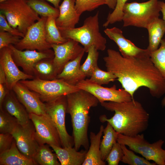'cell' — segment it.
Masks as SVG:
<instances>
[{"instance_id": "cell-8", "label": "cell", "mask_w": 165, "mask_h": 165, "mask_svg": "<svg viewBox=\"0 0 165 165\" xmlns=\"http://www.w3.org/2000/svg\"><path fill=\"white\" fill-rule=\"evenodd\" d=\"M30 90L38 93L45 103L62 96L77 91L80 89L60 79L44 80L35 78L32 79L19 81Z\"/></svg>"}, {"instance_id": "cell-6", "label": "cell", "mask_w": 165, "mask_h": 165, "mask_svg": "<svg viewBox=\"0 0 165 165\" xmlns=\"http://www.w3.org/2000/svg\"><path fill=\"white\" fill-rule=\"evenodd\" d=\"M123 27L134 26L147 29L159 18L160 9L158 0L143 2H126L123 9Z\"/></svg>"}, {"instance_id": "cell-2", "label": "cell", "mask_w": 165, "mask_h": 165, "mask_svg": "<svg viewBox=\"0 0 165 165\" xmlns=\"http://www.w3.org/2000/svg\"><path fill=\"white\" fill-rule=\"evenodd\" d=\"M101 105L115 113L109 119L105 115L101 116L100 121L109 123L117 133L132 137L147 129L149 114L139 102L134 99L122 102L105 101Z\"/></svg>"}, {"instance_id": "cell-33", "label": "cell", "mask_w": 165, "mask_h": 165, "mask_svg": "<svg viewBox=\"0 0 165 165\" xmlns=\"http://www.w3.org/2000/svg\"><path fill=\"white\" fill-rule=\"evenodd\" d=\"M160 44L156 50L150 53V57L165 80V36Z\"/></svg>"}, {"instance_id": "cell-32", "label": "cell", "mask_w": 165, "mask_h": 165, "mask_svg": "<svg viewBox=\"0 0 165 165\" xmlns=\"http://www.w3.org/2000/svg\"><path fill=\"white\" fill-rule=\"evenodd\" d=\"M121 145L123 154L121 161L122 162L129 165H156L154 162H151L144 157L137 155L133 151L128 149L126 145Z\"/></svg>"}, {"instance_id": "cell-30", "label": "cell", "mask_w": 165, "mask_h": 165, "mask_svg": "<svg viewBox=\"0 0 165 165\" xmlns=\"http://www.w3.org/2000/svg\"><path fill=\"white\" fill-rule=\"evenodd\" d=\"M26 1L32 9L41 17L53 16L57 18L59 16V9L51 6L44 0H26Z\"/></svg>"}, {"instance_id": "cell-43", "label": "cell", "mask_w": 165, "mask_h": 165, "mask_svg": "<svg viewBox=\"0 0 165 165\" xmlns=\"http://www.w3.org/2000/svg\"><path fill=\"white\" fill-rule=\"evenodd\" d=\"M159 4L163 14V19L165 23V3L162 1H159Z\"/></svg>"}, {"instance_id": "cell-15", "label": "cell", "mask_w": 165, "mask_h": 165, "mask_svg": "<svg viewBox=\"0 0 165 165\" xmlns=\"http://www.w3.org/2000/svg\"><path fill=\"white\" fill-rule=\"evenodd\" d=\"M79 43L73 39H68L66 42L62 44H51L54 54L53 62L58 74L62 71L67 63L85 52L83 47Z\"/></svg>"}, {"instance_id": "cell-28", "label": "cell", "mask_w": 165, "mask_h": 165, "mask_svg": "<svg viewBox=\"0 0 165 165\" xmlns=\"http://www.w3.org/2000/svg\"><path fill=\"white\" fill-rule=\"evenodd\" d=\"M47 144L39 145L32 159L37 165H60L56 153H53Z\"/></svg>"}, {"instance_id": "cell-21", "label": "cell", "mask_w": 165, "mask_h": 165, "mask_svg": "<svg viewBox=\"0 0 165 165\" xmlns=\"http://www.w3.org/2000/svg\"><path fill=\"white\" fill-rule=\"evenodd\" d=\"M50 146L55 152L61 165H82L87 152L86 150L78 151L72 147Z\"/></svg>"}, {"instance_id": "cell-14", "label": "cell", "mask_w": 165, "mask_h": 165, "mask_svg": "<svg viewBox=\"0 0 165 165\" xmlns=\"http://www.w3.org/2000/svg\"><path fill=\"white\" fill-rule=\"evenodd\" d=\"M31 122L23 126L19 124L11 134L21 152L32 159L40 145L36 139L35 128Z\"/></svg>"}, {"instance_id": "cell-41", "label": "cell", "mask_w": 165, "mask_h": 165, "mask_svg": "<svg viewBox=\"0 0 165 165\" xmlns=\"http://www.w3.org/2000/svg\"><path fill=\"white\" fill-rule=\"evenodd\" d=\"M14 139L11 134H0V154L10 148Z\"/></svg>"}, {"instance_id": "cell-37", "label": "cell", "mask_w": 165, "mask_h": 165, "mask_svg": "<svg viewBox=\"0 0 165 165\" xmlns=\"http://www.w3.org/2000/svg\"><path fill=\"white\" fill-rule=\"evenodd\" d=\"M127 0H117L116 7L113 11L108 15L106 21L103 24V27L106 28L110 24L122 21L123 8Z\"/></svg>"}, {"instance_id": "cell-35", "label": "cell", "mask_w": 165, "mask_h": 165, "mask_svg": "<svg viewBox=\"0 0 165 165\" xmlns=\"http://www.w3.org/2000/svg\"><path fill=\"white\" fill-rule=\"evenodd\" d=\"M116 79L113 74L108 71H103L97 66L94 69L90 78L88 79L93 83L101 86L113 82Z\"/></svg>"}, {"instance_id": "cell-34", "label": "cell", "mask_w": 165, "mask_h": 165, "mask_svg": "<svg viewBox=\"0 0 165 165\" xmlns=\"http://www.w3.org/2000/svg\"><path fill=\"white\" fill-rule=\"evenodd\" d=\"M19 124L16 118L2 108H0V133L11 134Z\"/></svg>"}, {"instance_id": "cell-4", "label": "cell", "mask_w": 165, "mask_h": 165, "mask_svg": "<svg viewBox=\"0 0 165 165\" xmlns=\"http://www.w3.org/2000/svg\"><path fill=\"white\" fill-rule=\"evenodd\" d=\"M99 12L90 16L84 20L83 25L78 28L59 29L64 38L73 39L82 44L85 52L94 46L98 50L104 51L106 48V40L100 31Z\"/></svg>"}, {"instance_id": "cell-13", "label": "cell", "mask_w": 165, "mask_h": 165, "mask_svg": "<svg viewBox=\"0 0 165 165\" xmlns=\"http://www.w3.org/2000/svg\"><path fill=\"white\" fill-rule=\"evenodd\" d=\"M9 47L17 65L21 67L25 73L33 76L34 67L36 62L44 58H53L54 57V51L51 49L43 51L29 50L23 51L17 49L12 44Z\"/></svg>"}, {"instance_id": "cell-46", "label": "cell", "mask_w": 165, "mask_h": 165, "mask_svg": "<svg viewBox=\"0 0 165 165\" xmlns=\"http://www.w3.org/2000/svg\"><path fill=\"white\" fill-rule=\"evenodd\" d=\"M161 104L162 106H165V97L162 100Z\"/></svg>"}, {"instance_id": "cell-18", "label": "cell", "mask_w": 165, "mask_h": 165, "mask_svg": "<svg viewBox=\"0 0 165 165\" xmlns=\"http://www.w3.org/2000/svg\"><path fill=\"white\" fill-rule=\"evenodd\" d=\"M12 90L29 113L38 115L46 114L45 104L41 101L38 93L30 90L19 82L14 86Z\"/></svg>"}, {"instance_id": "cell-16", "label": "cell", "mask_w": 165, "mask_h": 165, "mask_svg": "<svg viewBox=\"0 0 165 165\" xmlns=\"http://www.w3.org/2000/svg\"><path fill=\"white\" fill-rule=\"evenodd\" d=\"M0 66L5 73L7 85L9 90L21 80L32 79L33 76L26 74L20 71L14 61L9 47L0 49Z\"/></svg>"}, {"instance_id": "cell-27", "label": "cell", "mask_w": 165, "mask_h": 165, "mask_svg": "<svg viewBox=\"0 0 165 165\" xmlns=\"http://www.w3.org/2000/svg\"><path fill=\"white\" fill-rule=\"evenodd\" d=\"M103 139L100 144L101 158L105 160L113 145L117 142L118 134L112 127L108 123L103 131Z\"/></svg>"}, {"instance_id": "cell-3", "label": "cell", "mask_w": 165, "mask_h": 165, "mask_svg": "<svg viewBox=\"0 0 165 165\" xmlns=\"http://www.w3.org/2000/svg\"><path fill=\"white\" fill-rule=\"evenodd\" d=\"M67 113L71 117L74 148L78 151L81 147L89 148L88 130L90 122V110L97 106L98 99L90 93L80 89L66 96Z\"/></svg>"}, {"instance_id": "cell-42", "label": "cell", "mask_w": 165, "mask_h": 165, "mask_svg": "<svg viewBox=\"0 0 165 165\" xmlns=\"http://www.w3.org/2000/svg\"><path fill=\"white\" fill-rule=\"evenodd\" d=\"M9 91L8 87L5 73L0 66V107L1 106L5 98Z\"/></svg>"}, {"instance_id": "cell-10", "label": "cell", "mask_w": 165, "mask_h": 165, "mask_svg": "<svg viewBox=\"0 0 165 165\" xmlns=\"http://www.w3.org/2000/svg\"><path fill=\"white\" fill-rule=\"evenodd\" d=\"M47 17L41 16L40 19L31 25L24 37L14 46L17 49L37 50L43 51L50 49L51 44L46 39L45 24Z\"/></svg>"}, {"instance_id": "cell-19", "label": "cell", "mask_w": 165, "mask_h": 165, "mask_svg": "<svg viewBox=\"0 0 165 165\" xmlns=\"http://www.w3.org/2000/svg\"><path fill=\"white\" fill-rule=\"evenodd\" d=\"M75 0H63L59 6V14L56 19L59 29L73 28L79 22L80 15L75 8Z\"/></svg>"}, {"instance_id": "cell-26", "label": "cell", "mask_w": 165, "mask_h": 165, "mask_svg": "<svg viewBox=\"0 0 165 165\" xmlns=\"http://www.w3.org/2000/svg\"><path fill=\"white\" fill-rule=\"evenodd\" d=\"M53 60V58H44L36 62L33 69L35 78L44 80L56 79L58 73Z\"/></svg>"}, {"instance_id": "cell-25", "label": "cell", "mask_w": 165, "mask_h": 165, "mask_svg": "<svg viewBox=\"0 0 165 165\" xmlns=\"http://www.w3.org/2000/svg\"><path fill=\"white\" fill-rule=\"evenodd\" d=\"M148 45L147 48L151 53L156 50L165 34V23L163 19H156L148 27Z\"/></svg>"}, {"instance_id": "cell-38", "label": "cell", "mask_w": 165, "mask_h": 165, "mask_svg": "<svg viewBox=\"0 0 165 165\" xmlns=\"http://www.w3.org/2000/svg\"><path fill=\"white\" fill-rule=\"evenodd\" d=\"M123 155L121 145L117 141L113 145L105 161L108 165H118Z\"/></svg>"}, {"instance_id": "cell-29", "label": "cell", "mask_w": 165, "mask_h": 165, "mask_svg": "<svg viewBox=\"0 0 165 165\" xmlns=\"http://www.w3.org/2000/svg\"><path fill=\"white\" fill-rule=\"evenodd\" d=\"M56 18L47 17L45 24V31L47 41L51 44H61L66 42L68 39L63 37L56 22Z\"/></svg>"}, {"instance_id": "cell-47", "label": "cell", "mask_w": 165, "mask_h": 165, "mask_svg": "<svg viewBox=\"0 0 165 165\" xmlns=\"http://www.w3.org/2000/svg\"><path fill=\"white\" fill-rule=\"evenodd\" d=\"M8 0H0V3L2 2H4L8 1Z\"/></svg>"}, {"instance_id": "cell-23", "label": "cell", "mask_w": 165, "mask_h": 165, "mask_svg": "<svg viewBox=\"0 0 165 165\" xmlns=\"http://www.w3.org/2000/svg\"><path fill=\"white\" fill-rule=\"evenodd\" d=\"M85 52L82 53L77 58L67 63L56 79L62 80L67 83L76 86L79 82L84 79L85 77L80 69V62Z\"/></svg>"}, {"instance_id": "cell-5", "label": "cell", "mask_w": 165, "mask_h": 165, "mask_svg": "<svg viewBox=\"0 0 165 165\" xmlns=\"http://www.w3.org/2000/svg\"><path fill=\"white\" fill-rule=\"evenodd\" d=\"M0 10L9 24L24 35L28 28L41 18L26 0H9L0 3Z\"/></svg>"}, {"instance_id": "cell-17", "label": "cell", "mask_w": 165, "mask_h": 165, "mask_svg": "<svg viewBox=\"0 0 165 165\" xmlns=\"http://www.w3.org/2000/svg\"><path fill=\"white\" fill-rule=\"evenodd\" d=\"M104 31L106 35L118 46L121 55L125 57H150L148 50L137 46L123 36L122 31L116 27L106 28Z\"/></svg>"}, {"instance_id": "cell-12", "label": "cell", "mask_w": 165, "mask_h": 165, "mask_svg": "<svg viewBox=\"0 0 165 165\" xmlns=\"http://www.w3.org/2000/svg\"><path fill=\"white\" fill-rule=\"evenodd\" d=\"M76 86L79 89L93 95L100 103L105 101L122 102L134 99L123 89H117L115 85L110 88L105 87L93 83L86 79L80 81Z\"/></svg>"}, {"instance_id": "cell-7", "label": "cell", "mask_w": 165, "mask_h": 165, "mask_svg": "<svg viewBox=\"0 0 165 165\" xmlns=\"http://www.w3.org/2000/svg\"><path fill=\"white\" fill-rule=\"evenodd\" d=\"M117 141L127 146L147 160L154 161L156 165H165V150L162 148L164 141L162 139L150 143L145 139L142 134L132 137L118 133Z\"/></svg>"}, {"instance_id": "cell-31", "label": "cell", "mask_w": 165, "mask_h": 165, "mask_svg": "<svg viewBox=\"0 0 165 165\" xmlns=\"http://www.w3.org/2000/svg\"><path fill=\"white\" fill-rule=\"evenodd\" d=\"M98 50L94 46H91L87 52V58L81 65L80 69L83 75L85 77H90L94 68L97 66L99 57Z\"/></svg>"}, {"instance_id": "cell-1", "label": "cell", "mask_w": 165, "mask_h": 165, "mask_svg": "<svg viewBox=\"0 0 165 165\" xmlns=\"http://www.w3.org/2000/svg\"><path fill=\"white\" fill-rule=\"evenodd\" d=\"M107 53L103 58L107 71L116 77L133 99L135 91L142 86L156 98L165 94V80L150 57H125L112 49H108Z\"/></svg>"}, {"instance_id": "cell-11", "label": "cell", "mask_w": 165, "mask_h": 165, "mask_svg": "<svg viewBox=\"0 0 165 165\" xmlns=\"http://www.w3.org/2000/svg\"><path fill=\"white\" fill-rule=\"evenodd\" d=\"M29 116L35 128L36 139L40 145L47 144L62 147L58 132L48 114L29 113Z\"/></svg>"}, {"instance_id": "cell-36", "label": "cell", "mask_w": 165, "mask_h": 165, "mask_svg": "<svg viewBox=\"0 0 165 165\" xmlns=\"http://www.w3.org/2000/svg\"><path fill=\"white\" fill-rule=\"evenodd\" d=\"M106 4V0H75V8L81 15L86 11H92L99 6Z\"/></svg>"}, {"instance_id": "cell-22", "label": "cell", "mask_w": 165, "mask_h": 165, "mask_svg": "<svg viewBox=\"0 0 165 165\" xmlns=\"http://www.w3.org/2000/svg\"><path fill=\"white\" fill-rule=\"evenodd\" d=\"M104 129V127L101 125L97 134L92 132L90 133V145L82 165H106L105 162L101 158L100 147L101 139Z\"/></svg>"}, {"instance_id": "cell-20", "label": "cell", "mask_w": 165, "mask_h": 165, "mask_svg": "<svg viewBox=\"0 0 165 165\" xmlns=\"http://www.w3.org/2000/svg\"><path fill=\"white\" fill-rule=\"evenodd\" d=\"M0 108L16 118L20 125H26L31 122L29 113L12 90L6 96Z\"/></svg>"}, {"instance_id": "cell-9", "label": "cell", "mask_w": 165, "mask_h": 165, "mask_svg": "<svg viewBox=\"0 0 165 165\" xmlns=\"http://www.w3.org/2000/svg\"><path fill=\"white\" fill-rule=\"evenodd\" d=\"M66 96H60L45 102L46 113L50 117L57 128L63 148L73 147L74 145L73 138L68 134L65 126Z\"/></svg>"}, {"instance_id": "cell-44", "label": "cell", "mask_w": 165, "mask_h": 165, "mask_svg": "<svg viewBox=\"0 0 165 165\" xmlns=\"http://www.w3.org/2000/svg\"><path fill=\"white\" fill-rule=\"evenodd\" d=\"M106 4L108 7L112 9H115L117 2V0H106Z\"/></svg>"}, {"instance_id": "cell-45", "label": "cell", "mask_w": 165, "mask_h": 165, "mask_svg": "<svg viewBox=\"0 0 165 165\" xmlns=\"http://www.w3.org/2000/svg\"><path fill=\"white\" fill-rule=\"evenodd\" d=\"M46 0L52 4L54 7L58 9L59 6V3L61 0Z\"/></svg>"}, {"instance_id": "cell-24", "label": "cell", "mask_w": 165, "mask_h": 165, "mask_svg": "<svg viewBox=\"0 0 165 165\" xmlns=\"http://www.w3.org/2000/svg\"><path fill=\"white\" fill-rule=\"evenodd\" d=\"M37 165L34 160L22 153L18 148L14 139L10 148L0 154V165Z\"/></svg>"}, {"instance_id": "cell-40", "label": "cell", "mask_w": 165, "mask_h": 165, "mask_svg": "<svg viewBox=\"0 0 165 165\" xmlns=\"http://www.w3.org/2000/svg\"><path fill=\"white\" fill-rule=\"evenodd\" d=\"M0 31L7 32L13 35L23 38L24 35L18 29L11 26L8 22L5 16L2 13L0 14Z\"/></svg>"}, {"instance_id": "cell-39", "label": "cell", "mask_w": 165, "mask_h": 165, "mask_svg": "<svg viewBox=\"0 0 165 165\" xmlns=\"http://www.w3.org/2000/svg\"><path fill=\"white\" fill-rule=\"evenodd\" d=\"M22 38L13 35L7 32L0 31V49L9 47L10 44L15 45Z\"/></svg>"}]
</instances>
